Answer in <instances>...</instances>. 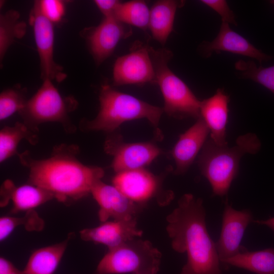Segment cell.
<instances>
[{
	"label": "cell",
	"mask_w": 274,
	"mask_h": 274,
	"mask_svg": "<svg viewBox=\"0 0 274 274\" xmlns=\"http://www.w3.org/2000/svg\"><path fill=\"white\" fill-rule=\"evenodd\" d=\"M0 274H23V271L17 268L7 259L1 257Z\"/></svg>",
	"instance_id": "cell-32"
},
{
	"label": "cell",
	"mask_w": 274,
	"mask_h": 274,
	"mask_svg": "<svg viewBox=\"0 0 274 274\" xmlns=\"http://www.w3.org/2000/svg\"><path fill=\"white\" fill-rule=\"evenodd\" d=\"M41 12L52 23L60 22L65 13V5L59 0L39 1Z\"/></svg>",
	"instance_id": "cell-29"
},
{
	"label": "cell",
	"mask_w": 274,
	"mask_h": 274,
	"mask_svg": "<svg viewBox=\"0 0 274 274\" xmlns=\"http://www.w3.org/2000/svg\"><path fill=\"white\" fill-rule=\"evenodd\" d=\"M229 101V96L220 88L213 96L201 101L200 117L210 130L211 139L219 145L228 144L226 136Z\"/></svg>",
	"instance_id": "cell-19"
},
{
	"label": "cell",
	"mask_w": 274,
	"mask_h": 274,
	"mask_svg": "<svg viewBox=\"0 0 274 274\" xmlns=\"http://www.w3.org/2000/svg\"><path fill=\"white\" fill-rule=\"evenodd\" d=\"M26 90L20 87L11 88L3 91L0 94V120L3 121L25 107L28 99Z\"/></svg>",
	"instance_id": "cell-28"
},
{
	"label": "cell",
	"mask_w": 274,
	"mask_h": 274,
	"mask_svg": "<svg viewBox=\"0 0 274 274\" xmlns=\"http://www.w3.org/2000/svg\"><path fill=\"white\" fill-rule=\"evenodd\" d=\"M91 194L98 203V216L101 222L110 218L113 220H124L136 218L143 206L134 202L113 185L97 181L92 188Z\"/></svg>",
	"instance_id": "cell-14"
},
{
	"label": "cell",
	"mask_w": 274,
	"mask_h": 274,
	"mask_svg": "<svg viewBox=\"0 0 274 274\" xmlns=\"http://www.w3.org/2000/svg\"><path fill=\"white\" fill-rule=\"evenodd\" d=\"M253 221V216L250 211L236 210L226 199L220 236L216 243L221 263L240 252L243 247L240 244L245 230Z\"/></svg>",
	"instance_id": "cell-13"
},
{
	"label": "cell",
	"mask_w": 274,
	"mask_h": 274,
	"mask_svg": "<svg viewBox=\"0 0 274 274\" xmlns=\"http://www.w3.org/2000/svg\"><path fill=\"white\" fill-rule=\"evenodd\" d=\"M29 21L33 29L43 81L49 79L57 82L62 81L66 77V75L63 72L62 67L55 62L53 57V23L41 12L39 1L35 2L30 11Z\"/></svg>",
	"instance_id": "cell-11"
},
{
	"label": "cell",
	"mask_w": 274,
	"mask_h": 274,
	"mask_svg": "<svg viewBox=\"0 0 274 274\" xmlns=\"http://www.w3.org/2000/svg\"><path fill=\"white\" fill-rule=\"evenodd\" d=\"M161 257L150 241L136 238L108 250L95 274H157Z\"/></svg>",
	"instance_id": "cell-7"
},
{
	"label": "cell",
	"mask_w": 274,
	"mask_h": 274,
	"mask_svg": "<svg viewBox=\"0 0 274 274\" xmlns=\"http://www.w3.org/2000/svg\"><path fill=\"white\" fill-rule=\"evenodd\" d=\"M164 175L156 176L145 168L116 173L113 185L131 200L144 207L151 201L159 206L167 205L174 199V193L165 190L162 182Z\"/></svg>",
	"instance_id": "cell-8"
},
{
	"label": "cell",
	"mask_w": 274,
	"mask_h": 274,
	"mask_svg": "<svg viewBox=\"0 0 274 274\" xmlns=\"http://www.w3.org/2000/svg\"><path fill=\"white\" fill-rule=\"evenodd\" d=\"M200 2L219 14L222 22L236 24L234 14L226 1L202 0Z\"/></svg>",
	"instance_id": "cell-30"
},
{
	"label": "cell",
	"mask_w": 274,
	"mask_h": 274,
	"mask_svg": "<svg viewBox=\"0 0 274 274\" xmlns=\"http://www.w3.org/2000/svg\"><path fill=\"white\" fill-rule=\"evenodd\" d=\"M19 13L9 10L0 16V60L2 63L9 47L15 39H21L25 34L26 24L19 20Z\"/></svg>",
	"instance_id": "cell-24"
},
{
	"label": "cell",
	"mask_w": 274,
	"mask_h": 274,
	"mask_svg": "<svg viewBox=\"0 0 274 274\" xmlns=\"http://www.w3.org/2000/svg\"><path fill=\"white\" fill-rule=\"evenodd\" d=\"M136 219L102 222L97 227L81 230L80 237L85 241L105 245L108 250L116 248L142 235L143 231L138 227Z\"/></svg>",
	"instance_id": "cell-15"
},
{
	"label": "cell",
	"mask_w": 274,
	"mask_h": 274,
	"mask_svg": "<svg viewBox=\"0 0 274 274\" xmlns=\"http://www.w3.org/2000/svg\"><path fill=\"white\" fill-rule=\"evenodd\" d=\"M53 198L52 193L41 187L31 184L17 187L10 180L5 181L1 188V207L12 201V213L32 210Z\"/></svg>",
	"instance_id": "cell-18"
},
{
	"label": "cell",
	"mask_w": 274,
	"mask_h": 274,
	"mask_svg": "<svg viewBox=\"0 0 274 274\" xmlns=\"http://www.w3.org/2000/svg\"><path fill=\"white\" fill-rule=\"evenodd\" d=\"M150 52L155 70V83L159 86L164 99V112L178 119L199 118L201 101L168 66L172 52L165 48L155 50L151 47Z\"/></svg>",
	"instance_id": "cell-5"
},
{
	"label": "cell",
	"mask_w": 274,
	"mask_h": 274,
	"mask_svg": "<svg viewBox=\"0 0 274 274\" xmlns=\"http://www.w3.org/2000/svg\"><path fill=\"white\" fill-rule=\"evenodd\" d=\"M36 133L23 122H17L14 126H5L0 131V162L2 163L15 154L23 139L35 145L39 141Z\"/></svg>",
	"instance_id": "cell-23"
},
{
	"label": "cell",
	"mask_w": 274,
	"mask_h": 274,
	"mask_svg": "<svg viewBox=\"0 0 274 274\" xmlns=\"http://www.w3.org/2000/svg\"><path fill=\"white\" fill-rule=\"evenodd\" d=\"M94 2L104 17L114 16L115 11L120 3L117 0H95Z\"/></svg>",
	"instance_id": "cell-31"
},
{
	"label": "cell",
	"mask_w": 274,
	"mask_h": 274,
	"mask_svg": "<svg viewBox=\"0 0 274 274\" xmlns=\"http://www.w3.org/2000/svg\"><path fill=\"white\" fill-rule=\"evenodd\" d=\"M40 248L30 256L23 274H53L63 256L70 239Z\"/></svg>",
	"instance_id": "cell-21"
},
{
	"label": "cell",
	"mask_w": 274,
	"mask_h": 274,
	"mask_svg": "<svg viewBox=\"0 0 274 274\" xmlns=\"http://www.w3.org/2000/svg\"><path fill=\"white\" fill-rule=\"evenodd\" d=\"M209 133L208 126L200 117L180 136L170 152L176 163L175 174L182 175L187 171L202 149Z\"/></svg>",
	"instance_id": "cell-16"
},
{
	"label": "cell",
	"mask_w": 274,
	"mask_h": 274,
	"mask_svg": "<svg viewBox=\"0 0 274 274\" xmlns=\"http://www.w3.org/2000/svg\"><path fill=\"white\" fill-rule=\"evenodd\" d=\"M270 3L274 5V1H270Z\"/></svg>",
	"instance_id": "cell-34"
},
{
	"label": "cell",
	"mask_w": 274,
	"mask_h": 274,
	"mask_svg": "<svg viewBox=\"0 0 274 274\" xmlns=\"http://www.w3.org/2000/svg\"><path fill=\"white\" fill-rule=\"evenodd\" d=\"M105 151L113 156L111 166L116 173L145 168L161 153L151 142L125 143L119 134H111L104 144Z\"/></svg>",
	"instance_id": "cell-10"
},
{
	"label": "cell",
	"mask_w": 274,
	"mask_h": 274,
	"mask_svg": "<svg viewBox=\"0 0 274 274\" xmlns=\"http://www.w3.org/2000/svg\"><path fill=\"white\" fill-rule=\"evenodd\" d=\"M23 225L27 231H39L44 227V220L33 210L22 217L4 216L0 218V241L5 240L18 226Z\"/></svg>",
	"instance_id": "cell-26"
},
{
	"label": "cell",
	"mask_w": 274,
	"mask_h": 274,
	"mask_svg": "<svg viewBox=\"0 0 274 274\" xmlns=\"http://www.w3.org/2000/svg\"><path fill=\"white\" fill-rule=\"evenodd\" d=\"M150 47L136 41L128 53L119 57L113 70V85L155 83Z\"/></svg>",
	"instance_id": "cell-9"
},
{
	"label": "cell",
	"mask_w": 274,
	"mask_h": 274,
	"mask_svg": "<svg viewBox=\"0 0 274 274\" xmlns=\"http://www.w3.org/2000/svg\"><path fill=\"white\" fill-rule=\"evenodd\" d=\"M235 68L243 77L261 84L274 94V65L264 67L257 66L253 61L239 60Z\"/></svg>",
	"instance_id": "cell-27"
},
{
	"label": "cell",
	"mask_w": 274,
	"mask_h": 274,
	"mask_svg": "<svg viewBox=\"0 0 274 274\" xmlns=\"http://www.w3.org/2000/svg\"><path fill=\"white\" fill-rule=\"evenodd\" d=\"M99 110L92 120H83L82 131H104L112 133L123 123L146 118L156 128L163 108L148 104L131 95L119 91L108 84L101 86L99 94Z\"/></svg>",
	"instance_id": "cell-4"
},
{
	"label": "cell",
	"mask_w": 274,
	"mask_h": 274,
	"mask_svg": "<svg viewBox=\"0 0 274 274\" xmlns=\"http://www.w3.org/2000/svg\"><path fill=\"white\" fill-rule=\"evenodd\" d=\"M260 148V141L253 133L238 136L231 147L228 144L218 145L211 139L206 142L198 156V165L214 195L227 194L238 174L241 158L246 154L257 153Z\"/></svg>",
	"instance_id": "cell-3"
},
{
	"label": "cell",
	"mask_w": 274,
	"mask_h": 274,
	"mask_svg": "<svg viewBox=\"0 0 274 274\" xmlns=\"http://www.w3.org/2000/svg\"><path fill=\"white\" fill-rule=\"evenodd\" d=\"M131 28L114 16L104 17L96 26L85 28L81 35L85 39L95 63L99 65L110 56L120 41L130 36Z\"/></svg>",
	"instance_id": "cell-12"
},
{
	"label": "cell",
	"mask_w": 274,
	"mask_h": 274,
	"mask_svg": "<svg viewBox=\"0 0 274 274\" xmlns=\"http://www.w3.org/2000/svg\"><path fill=\"white\" fill-rule=\"evenodd\" d=\"M222 263L245 269L257 274H274V248L250 251L242 247L238 253L225 260Z\"/></svg>",
	"instance_id": "cell-22"
},
{
	"label": "cell",
	"mask_w": 274,
	"mask_h": 274,
	"mask_svg": "<svg viewBox=\"0 0 274 274\" xmlns=\"http://www.w3.org/2000/svg\"><path fill=\"white\" fill-rule=\"evenodd\" d=\"M253 221L258 224L266 225L274 231V217L265 220H257L255 221L253 220Z\"/></svg>",
	"instance_id": "cell-33"
},
{
	"label": "cell",
	"mask_w": 274,
	"mask_h": 274,
	"mask_svg": "<svg viewBox=\"0 0 274 274\" xmlns=\"http://www.w3.org/2000/svg\"><path fill=\"white\" fill-rule=\"evenodd\" d=\"M150 11V9L144 1L120 2L114 16L124 24L146 30L149 26Z\"/></svg>",
	"instance_id": "cell-25"
},
{
	"label": "cell",
	"mask_w": 274,
	"mask_h": 274,
	"mask_svg": "<svg viewBox=\"0 0 274 274\" xmlns=\"http://www.w3.org/2000/svg\"><path fill=\"white\" fill-rule=\"evenodd\" d=\"M185 4L183 1L160 0L150 11L148 28L153 38L164 45L173 30L177 10Z\"/></svg>",
	"instance_id": "cell-20"
},
{
	"label": "cell",
	"mask_w": 274,
	"mask_h": 274,
	"mask_svg": "<svg viewBox=\"0 0 274 274\" xmlns=\"http://www.w3.org/2000/svg\"><path fill=\"white\" fill-rule=\"evenodd\" d=\"M203 50L206 57L210 56L214 52L226 51L255 59L260 64L271 58L234 31L228 23L224 22H222L219 33L213 41L203 44Z\"/></svg>",
	"instance_id": "cell-17"
},
{
	"label": "cell",
	"mask_w": 274,
	"mask_h": 274,
	"mask_svg": "<svg viewBox=\"0 0 274 274\" xmlns=\"http://www.w3.org/2000/svg\"><path fill=\"white\" fill-rule=\"evenodd\" d=\"M166 219L173 249L187 254L180 274H222L216 243L207 230L201 198L184 194Z\"/></svg>",
	"instance_id": "cell-2"
},
{
	"label": "cell",
	"mask_w": 274,
	"mask_h": 274,
	"mask_svg": "<svg viewBox=\"0 0 274 274\" xmlns=\"http://www.w3.org/2000/svg\"><path fill=\"white\" fill-rule=\"evenodd\" d=\"M79 148L61 144L53 148L47 158H32L28 151L18 154L21 164L29 170L28 183L52 193L63 203L79 200L89 193L104 175L100 167L87 165L78 158Z\"/></svg>",
	"instance_id": "cell-1"
},
{
	"label": "cell",
	"mask_w": 274,
	"mask_h": 274,
	"mask_svg": "<svg viewBox=\"0 0 274 274\" xmlns=\"http://www.w3.org/2000/svg\"><path fill=\"white\" fill-rule=\"evenodd\" d=\"M77 105L73 97L62 96L52 80L46 79L19 114L23 123L36 133L39 132V126L46 122L59 123L66 132L73 133L76 127L71 122L69 114Z\"/></svg>",
	"instance_id": "cell-6"
}]
</instances>
